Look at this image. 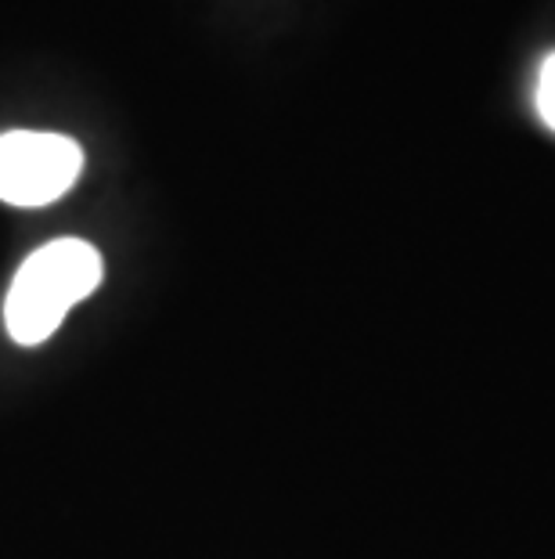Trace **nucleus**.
<instances>
[{"label":"nucleus","instance_id":"2","mask_svg":"<svg viewBox=\"0 0 555 559\" xmlns=\"http://www.w3.org/2000/svg\"><path fill=\"white\" fill-rule=\"evenodd\" d=\"M84 170V148L65 134L8 130L0 134V199L11 206H47L62 199Z\"/></svg>","mask_w":555,"mask_h":559},{"label":"nucleus","instance_id":"3","mask_svg":"<svg viewBox=\"0 0 555 559\" xmlns=\"http://www.w3.org/2000/svg\"><path fill=\"white\" fill-rule=\"evenodd\" d=\"M534 109L541 116L552 134H555V51L545 55V62L538 69V83H534Z\"/></svg>","mask_w":555,"mask_h":559},{"label":"nucleus","instance_id":"1","mask_svg":"<svg viewBox=\"0 0 555 559\" xmlns=\"http://www.w3.org/2000/svg\"><path fill=\"white\" fill-rule=\"evenodd\" d=\"M101 253L84 239H55L26 257L4 300L8 336L22 347L51 340L62 318L98 289Z\"/></svg>","mask_w":555,"mask_h":559}]
</instances>
